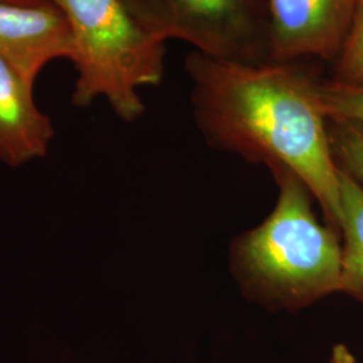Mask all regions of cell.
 Here are the masks:
<instances>
[{"instance_id": "4", "label": "cell", "mask_w": 363, "mask_h": 363, "mask_svg": "<svg viewBox=\"0 0 363 363\" xmlns=\"http://www.w3.org/2000/svg\"><path fill=\"white\" fill-rule=\"evenodd\" d=\"M154 35L181 39L214 60L262 64L269 58L267 0H127Z\"/></svg>"}, {"instance_id": "2", "label": "cell", "mask_w": 363, "mask_h": 363, "mask_svg": "<svg viewBox=\"0 0 363 363\" xmlns=\"http://www.w3.org/2000/svg\"><path fill=\"white\" fill-rule=\"evenodd\" d=\"M279 196L272 213L230 245V267L247 298L295 311L340 292L337 232L316 217L313 195L289 171L272 174ZM316 202V201H315Z\"/></svg>"}, {"instance_id": "8", "label": "cell", "mask_w": 363, "mask_h": 363, "mask_svg": "<svg viewBox=\"0 0 363 363\" xmlns=\"http://www.w3.org/2000/svg\"><path fill=\"white\" fill-rule=\"evenodd\" d=\"M339 232L343 235L340 292L363 301V186L339 169Z\"/></svg>"}, {"instance_id": "13", "label": "cell", "mask_w": 363, "mask_h": 363, "mask_svg": "<svg viewBox=\"0 0 363 363\" xmlns=\"http://www.w3.org/2000/svg\"><path fill=\"white\" fill-rule=\"evenodd\" d=\"M0 1L19 3V4H40V3H45V1H50V0H0Z\"/></svg>"}, {"instance_id": "12", "label": "cell", "mask_w": 363, "mask_h": 363, "mask_svg": "<svg viewBox=\"0 0 363 363\" xmlns=\"http://www.w3.org/2000/svg\"><path fill=\"white\" fill-rule=\"evenodd\" d=\"M328 363H357V361L354 354L346 345L337 343L331 350V357Z\"/></svg>"}, {"instance_id": "10", "label": "cell", "mask_w": 363, "mask_h": 363, "mask_svg": "<svg viewBox=\"0 0 363 363\" xmlns=\"http://www.w3.org/2000/svg\"><path fill=\"white\" fill-rule=\"evenodd\" d=\"M319 97L325 116L363 125V84H342L322 79Z\"/></svg>"}, {"instance_id": "9", "label": "cell", "mask_w": 363, "mask_h": 363, "mask_svg": "<svg viewBox=\"0 0 363 363\" xmlns=\"http://www.w3.org/2000/svg\"><path fill=\"white\" fill-rule=\"evenodd\" d=\"M328 138L339 169L363 186V125L355 121L328 118Z\"/></svg>"}, {"instance_id": "6", "label": "cell", "mask_w": 363, "mask_h": 363, "mask_svg": "<svg viewBox=\"0 0 363 363\" xmlns=\"http://www.w3.org/2000/svg\"><path fill=\"white\" fill-rule=\"evenodd\" d=\"M73 43L65 13L54 3L0 1V58L34 85L54 60H72Z\"/></svg>"}, {"instance_id": "5", "label": "cell", "mask_w": 363, "mask_h": 363, "mask_svg": "<svg viewBox=\"0 0 363 363\" xmlns=\"http://www.w3.org/2000/svg\"><path fill=\"white\" fill-rule=\"evenodd\" d=\"M361 0H267L271 61L335 60Z\"/></svg>"}, {"instance_id": "1", "label": "cell", "mask_w": 363, "mask_h": 363, "mask_svg": "<svg viewBox=\"0 0 363 363\" xmlns=\"http://www.w3.org/2000/svg\"><path fill=\"white\" fill-rule=\"evenodd\" d=\"M184 67L205 140L272 174H295L339 233V167L319 97L322 79L308 61L238 64L193 52Z\"/></svg>"}, {"instance_id": "3", "label": "cell", "mask_w": 363, "mask_h": 363, "mask_svg": "<svg viewBox=\"0 0 363 363\" xmlns=\"http://www.w3.org/2000/svg\"><path fill=\"white\" fill-rule=\"evenodd\" d=\"M70 27L77 70L73 104L103 97L117 116L135 121L145 105L139 89L157 86L166 72V40L154 35L127 0H52Z\"/></svg>"}, {"instance_id": "11", "label": "cell", "mask_w": 363, "mask_h": 363, "mask_svg": "<svg viewBox=\"0 0 363 363\" xmlns=\"http://www.w3.org/2000/svg\"><path fill=\"white\" fill-rule=\"evenodd\" d=\"M331 79L342 84H363V0L355 10L347 35L335 57Z\"/></svg>"}, {"instance_id": "7", "label": "cell", "mask_w": 363, "mask_h": 363, "mask_svg": "<svg viewBox=\"0 0 363 363\" xmlns=\"http://www.w3.org/2000/svg\"><path fill=\"white\" fill-rule=\"evenodd\" d=\"M54 138L52 120L34 100V85L0 58V162L18 167L43 157Z\"/></svg>"}]
</instances>
